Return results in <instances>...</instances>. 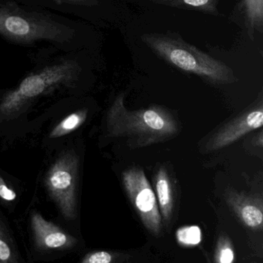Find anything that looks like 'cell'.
I'll use <instances>...</instances> for the list:
<instances>
[{"label": "cell", "instance_id": "obj_3", "mask_svg": "<svg viewBox=\"0 0 263 263\" xmlns=\"http://www.w3.org/2000/svg\"><path fill=\"white\" fill-rule=\"evenodd\" d=\"M141 39L158 56L184 71L214 84L235 81L230 67L181 40L161 34H146Z\"/></svg>", "mask_w": 263, "mask_h": 263}, {"label": "cell", "instance_id": "obj_15", "mask_svg": "<svg viewBox=\"0 0 263 263\" xmlns=\"http://www.w3.org/2000/svg\"><path fill=\"white\" fill-rule=\"evenodd\" d=\"M234 252L230 243L226 238H221L217 249L216 261L220 263H231L234 261Z\"/></svg>", "mask_w": 263, "mask_h": 263}, {"label": "cell", "instance_id": "obj_9", "mask_svg": "<svg viewBox=\"0 0 263 263\" xmlns=\"http://www.w3.org/2000/svg\"><path fill=\"white\" fill-rule=\"evenodd\" d=\"M32 226L40 246L48 249L69 247L76 239L64 233L58 226L44 219L39 213L32 216Z\"/></svg>", "mask_w": 263, "mask_h": 263}, {"label": "cell", "instance_id": "obj_7", "mask_svg": "<svg viewBox=\"0 0 263 263\" xmlns=\"http://www.w3.org/2000/svg\"><path fill=\"white\" fill-rule=\"evenodd\" d=\"M263 124V113L261 110H255L241 115L228 124L211 138L208 143L209 151L222 148L237 141L238 138L255 129L259 128Z\"/></svg>", "mask_w": 263, "mask_h": 263}, {"label": "cell", "instance_id": "obj_14", "mask_svg": "<svg viewBox=\"0 0 263 263\" xmlns=\"http://www.w3.org/2000/svg\"><path fill=\"white\" fill-rule=\"evenodd\" d=\"M176 238L183 246H197L201 241V231L197 226L180 228L176 232Z\"/></svg>", "mask_w": 263, "mask_h": 263}, {"label": "cell", "instance_id": "obj_10", "mask_svg": "<svg viewBox=\"0 0 263 263\" xmlns=\"http://www.w3.org/2000/svg\"><path fill=\"white\" fill-rule=\"evenodd\" d=\"M155 189L160 210L166 221H170L173 210L172 184L165 169L161 168L155 178Z\"/></svg>", "mask_w": 263, "mask_h": 263}, {"label": "cell", "instance_id": "obj_12", "mask_svg": "<svg viewBox=\"0 0 263 263\" xmlns=\"http://www.w3.org/2000/svg\"><path fill=\"white\" fill-rule=\"evenodd\" d=\"M87 118V110H78L70 114L65 119L63 120L50 133V138H55L64 136L78 128Z\"/></svg>", "mask_w": 263, "mask_h": 263}, {"label": "cell", "instance_id": "obj_1", "mask_svg": "<svg viewBox=\"0 0 263 263\" xmlns=\"http://www.w3.org/2000/svg\"><path fill=\"white\" fill-rule=\"evenodd\" d=\"M0 37L24 48L70 52L84 50L87 32L80 20L14 0H0Z\"/></svg>", "mask_w": 263, "mask_h": 263}, {"label": "cell", "instance_id": "obj_16", "mask_svg": "<svg viewBox=\"0 0 263 263\" xmlns=\"http://www.w3.org/2000/svg\"><path fill=\"white\" fill-rule=\"evenodd\" d=\"M111 261L112 255L109 252L100 251L87 255L82 261L84 263H110Z\"/></svg>", "mask_w": 263, "mask_h": 263}, {"label": "cell", "instance_id": "obj_17", "mask_svg": "<svg viewBox=\"0 0 263 263\" xmlns=\"http://www.w3.org/2000/svg\"><path fill=\"white\" fill-rule=\"evenodd\" d=\"M0 197L6 201H13L16 197L15 192L6 185L5 181L1 176H0Z\"/></svg>", "mask_w": 263, "mask_h": 263}, {"label": "cell", "instance_id": "obj_13", "mask_svg": "<svg viewBox=\"0 0 263 263\" xmlns=\"http://www.w3.org/2000/svg\"><path fill=\"white\" fill-rule=\"evenodd\" d=\"M157 1L158 3H163L172 7L198 9V10L211 12V13H213L217 4V0H157Z\"/></svg>", "mask_w": 263, "mask_h": 263}, {"label": "cell", "instance_id": "obj_2", "mask_svg": "<svg viewBox=\"0 0 263 263\" xmlns=\"http://www.w3.org/2000/svg\"><path fill=\"white\" fill-rule=\"evenodd\" d=\"M84 50L64 52L52 47L36 50L29 56L32 67L12 88L0 95V113L10 115L44 95L60 90H75L89 72Z\"/></svg>", "mask_w": 263, "mask_h": 263}, {"label": "cell", "instance_id": "obj_6", "mask_svg": "<svg viewBox=\"0 0 263 263\" xmlns=\"http://www.w3.org/2000/svg\"><path fill=\"white\" fill-rule=\"evenodd\" d=\"M77 159L71 155L59 158L52 166L47 177V186L67 218L76 214Z\"/></svg>", "mask_w": 263, "mask_h": 263}, {"label": "cell", "instance_id": "obj_8", "mask_svg": "<svg viewBox=\"0 0 263 263\" xmlns=\"http://www.w3.org/2000/svg\"><path fill=\"white\" fill-rule=\"evenodd\" d=\"M33 7L46 9L74 19H88L101 6L100 0H14Z\"/></svg>", "mask_w": 263, "mask_h": 263}, {"label": "cell", "instance_id": "obj_4", "mask_svg": "<svg viewBox=\"0 0 263 263\" xmlns=\"http://www.w3.org/2000/svg\"><path fill=\"white\" fill-rule=\"evenodd\" d=\"M122 98L117 99L110 113V127L115 135H135L153 140L176 133L177 126L164 110L152 108L138 111H127Z\"/></svg>", "mask_w": 263, "mask_h": 263}, {"label": "cell", "instance_id": "obj_5", "mask_svg": "<svg viewBox=\"0 0 263 263\" xmlns=\"http://www.w3.org/2000/svg\"><path fill=\"white\" fill-rule=\"evenodd\" d=\"M123 182L132 204L143 224L152 234L158 235L161 230V216L155 192L141 169H128L123 173Z\"/></svg>", "mask_w": 263, "mask_h": 263}, {"label": "cell", "instance_id": "obj_11", "mask_svg": "<svg viewBox=\"0 0 263 263\" xmlns=\"http://www.w3.org/2000/svg\"><path fill=\"white\" fill-rule=\"evenodd\" d=\"M235 210L248 227L252 229L261 228L263 220L261 206L251 201H245L240 205H237Z\"/></svg>", "mask_w": 263, "mask_h": 263}, {"label": "cell", "instance_id": "obj_18", "mask_svg": "<svg viewBox=\"0 0 263 263\" xmlns=\"http://www.w3.org/2000/svg\"><path fill=\"white\" fill-rule=\"evenodd\" d=\"M11 258V250L7 243L0 239V261H8Z\"/></svg>", "mask_w": 263, "mask_h": 263}]
</instances>
